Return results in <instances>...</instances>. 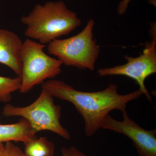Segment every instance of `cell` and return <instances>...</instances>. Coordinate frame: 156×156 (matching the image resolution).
I'll use <instances>...</instances> for the list:
<instances>
[{"instance_id": "ba28073f", "label": "cell", "mask_w": 156, "mask_h": 156, "mask_svg": "<svg viewBox=\"0 0 156 156\" xmlns=\"http://www.w3.org/2000/svg\"><path fill=\"white\" fill-rule=\"evenodd\" d=\"M23 42L11 31L0 29V63L8 66L17 76L21 74V51Z\"/></svg>"}, {"instance_id": "7c38bea8", "label": "cell", "mask_w": 156, "mask_h": 156, "mask_svg": "<svg viewBox=\"0 0 156 156\" xmlns=\"http://www.w3.org/2000/svg\"><path fill=\"white\" fill-rule=\"evenodd\" d=\"M3 156H27L19 147L11 141L6 142Z\"/></svg>"}, {"instance_id": "8992f818", "label": "cell", "mask_w": 156, "mask_h": 156, "mask_svg": "<svg viewBox=\"0 0 156 156\" xmlns=\"http://www.w3.org/2000/svg\"><path fill=\"white\" fill-rule=\"evenodd\" d=\"M127 62L122 65L99 69L97 72L100 77L123 76L136 81L143 95L152 102V98L145 85L147 78L156 73V37L146 44L143 53L136 57L125 56Z\"/></svg>"}, {"instance_id": "9a60e30c", "label": "cell", "mask_w": 156, "mask_h": 156, "mask_svg": "<svg viewBox=\"0 0 156 156\" xmlns=\"http://www.w3.org/2000/svg\"><path fill=\"white\" fill-rule=\"evenodd\" d=\"M5 151V145L2 143H0V156H3Z\"/></svg>"}, {"instance_id": "4fadbf2b", "label": "cell", "mask_w": 156, "mask_h": 156, "mask_svg": "<svg viewBox=\"0 0 156 156\" xmlns=\"http://www.w3.org/2000/svg\"><path fill=\"white\" fill-rule=\"evenodd\" d=\"M61 153L62 156H87L75 147L63 148Z\"/></svg>"}, {"instance_id": "5bb4252c", "label": "cell", "mask_w": 156, "mask_h": 156, "mask_svg": "<svg viewBox=\"0 0 156 156\" xmlns=\"http://www.w3.org/2000/svg\"><path fill=\"white\" fill-rule=\"evenodd\" d=\"M131 1V0H122L120 2L117 9V13L119 15H123L126 13L128 5Z\"/></svg>"}, {"instance_id": "5b68a950", "label": "cell", "mask_w": 156, "mask_h": 156, "mask_svg": "<svg viewBox=\"0 0 156 156\" xmlns=\"http://www.w3.org/2000/svg\"><path fill=\"white\" fill-rule=\"evenodd\" d=\"M46 45L27 38L23 42L21 85L19 91L26 94L34 87L52 79L62 72V64L57 58L48 56L44 51Z\"/></svg>"}, {"instance_id": "9c48e42d", "label": "cell", "mask_w": 156, "mask_h": 156, "mask_svg": "<svg viewBox=\"0 0 156 156\" xmlns=\"http://www.w3.org/2000/svg\"><path fill=\"white\" fill-rule=\"evenodd\" d=\"M36 133L27 120L21 118L10 125H0V143L20 141L25 143L36 137Z\"/></svg>"}, {"instance_id": "30bf717a", "label": "cell", "mask_w": 156, "mask_h": 156, "mask_svg": "<svg viewBox=\"0 0 156 156\" xmlns=\"http://www.w3.org/2000/svg\"><path fill=\"white\" fill-rule=\"evenodd\" d=\"M24 144V153L27 156H50L54 153V144L46 137H36Z\"/></svg>"}, {"instance_id": "52a82bcc", "label": "cell", "mask_w": 156, "mask_h": 156, "mask_svg": "<svg viewBox=\"0 0 156 156\" xmlns=\"http://www.w3.org/2000/svg\"><path fill=\"white\" fill-rule=\"evenodd\" d=\"M123 119L119 121L108 115L101 128L124 134L132 141L139 156H156V129L147 130L123 112Z\"/></svg>"}, {"instance_id": "8fae6325", "label": "cell", "mask_w": 156, "mask_h": 156, "mask_svg": "<svg viewBox=\"0 0 156 156\" xmlns=\"http://www.w3.org/2000/svg\"><path fill=\"white\" fill-rule=\"evenodd\" d=\"M21 82L19 76L11 78L0 76V101L9 102L12 98L11 94L20 89Z\"/></svg>"}, {"instance_id": "7a4b0ae2", "label": "cell", "mask_w": 156, "mask_h": 156, "mask_svg": "<svg viewBox=\"0 0 156 156\" xmlns=\"http://www.w3.org/2000/svg\"><path fill=\"white\" fill-rule=\"evenodd\" d=\"M20 21L26 26L25 36L44 45L67 35L82 23L76 13L62 1L37 4L28 15L21 17Z\"/></svg>"}, {"instance_id": "3957f363", "label": "cell", "mask_w": 156, "mask_h": 156, "mask_svg": "<svg viewBox=\"0 0 156 156\" xmlns=\"http://www.w3.org/2000/svg\"><path fill=\"white\" fill-rule=\"evenodd\" d=\"M95 25L94 20L90 19L83 29L76 35L53 40L48 44V52L66 66L94 70L100 52L94 38Z\"/></svg>"}, {"instance_id": "2e32d148", "label": "cell", "mask_w": 156, "mask_h": 156, "mask_svg": "<svg viewBox=\"0 0 156 156\" xmlns=\"http://www.w3.org/2000/svg\"></svg>"}, {"instance_id": "277c9868", "label": "cell", "mask_w": 156, "mask_h": 156, "mask_svg": "<svg viewBox=\"0 0 156 156\" xmlns=\"http://www.w3.org/2000/svg\"><path fill=\"white\" fill-rule=\"evenodd\" d=\"M53 98L42 89L38 98L28 106L6 105L3 108V115L25 119L36 134L42 131H49L69 140L71 138L70 134L60 122L61 107L55 104Z\"/></svg>"}, {"instance_id": "6da1fadb", "label": "cell", "mask_w": 156, "mask_h": 156, "mask_svg": "<svg viewBox=\"0 0 156 156\" xmlns=\"http://www.w3.org/2000/svg\"><path fill=\"white\" fill-rule=\"evenodd\" d=\"M42 89L53 97L69 101L83 117L85 133L88 136L94 135L101 128L104 120L109 112L118 110L123 112L127 104L143 95L140 89L126 94L118 92V87L111 83L103 90L83 92L75 89L63 81L50 80L44 82Z\"/></svg>"}]
</instances>
